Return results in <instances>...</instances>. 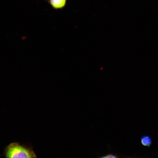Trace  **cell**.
Masks as SVG:
<instances>
[{"label":"cell","instance_id":"cell-3","mask_svg":"<svg viewBox=\"0 0 158 158\" xmlns=\"http://www.w3.org/2000/svg\"><path fill=\"white\" fill-rule=\"evenodd\" d=\"M141 143L144 147L149 148L153 143L152 138L150 136L143 135L140 138Z\"/></svg>","mask_w":158,"mask_h":158},{"label":"cell","instance_id":"cell-2","mask_svg":"<svg viewBox=\"0 0 158 158\" xmlns=\"http://www.w3.org/2000/svg\"><path fill=\"white\" fill-rule=\"evenodd\" d=\"M50 2L55 9H61L66 5V0H50Z\"/></svg>","mask_w":158,"mask_h":158},{"label":"cell","instance_id":"cell-1","mask_svg":"<svg viewBox=\"0 0 158 158\" xmlns=\"http://www.w3.org/2000/svg\"><path fill=\"white\" fill-rule=\"evenodd\" d=\"M5 155L7 158H36V155L32 149L19 145V143H12L5 148Z\"/></svg>","mask_w":158,"mask_h":158},{"label":"cell","instance_id":"cell-4","mask_svg":"<svg viewBox=\"0 0 158 158\" xmlns=\"http://www.w3.org/2000/svg\"><path fill=\"white\" fill-rule=\"evenodd\" d=\"M101 158H117L118 157V156L117 155H114V154L109 153L107 154V155L102 156L100 157Z\"/></svg>","mask_w":158,"mask_h":158}]
</instances>
